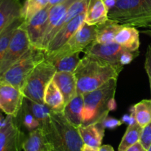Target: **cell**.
<instances>
[{
	"mask_svg": "<svg viewBox=\"0 0 151 151\" xmlns=\"http://www.w3.org/2000/svg\"><path fill=\"white\" fill-rule=\"evenodd\" d=\"M123 67L116 66L91 55H85L74 71L78 94L89 93L113 78H118Z\"/></svg>",
	"mask_w": 151,
	"mask_h": 151,
	"instance_id": "cell-1",
	"label": "cell"
},
{
	"mask_svg": "<svg viewBox=\"0 0 151 151\" xmlns=\"http://www.w3.org/2000/svg\"><path fill=\"white\" fill-rule=\"evenodd\" d=\"M41 128L46 144L52 151H82L84 143L79 130L66 119L63 112L52 110L50 119Z\"/></svg>",
	"mask_w": 151,
	"mask_h": 151,
	"instance_id": "cell-2",
	"label": "cell"
},
{
	"mask_svg": "<svg viewBox=\"0 0 151 151\" xmlns=\"http://www.w3.org/2000/svg\"><path fill=\"white\" fill-rule=\"evenodd\" d=\"M117 78H113L99 88L83 94L84 108L82 126L103 122L110 112L109 105L114 99Z\"/></svg>",
	"mask_w": 151,
	"mask_h": 151,
	"instance_id": "cell-3",
	"label": "cell"
},
{
	"mask_svg": "<svg viewBox=\"0 0 151 151\" xmlns=\"http://www.w3.org/2000/svg\"><path fill=\"white\" fill-rule=\"evenodd\" d=\"M109 19L124 26L151 29V0H115Z\"/></svg>",
	"mask_w": 151,
	"mask_h": 151,
	"instance_id": "cell-4",
	"label": "cell"
},
{
	"mask_svg": "<svg viewBox=\"0 0 151 151\" xmlns=\"http://www.w3.org/2000/svg\"><path fill=\"white\" fill-rule=\"evenodd\" d=\"M44 59L45 51L32 46L21 59L0 76V82L11 84L22 91L29 76Z\"/></svg>",
	"mask_w": 151,
	"mask_h": 151,
	"instance_id": "cell-5",
	"label": "cell"
},
{
	"mask_svg": "<svg viewBox=\"0 0 151 151\" xmlns=\"http://www.w3.org/2000/svg\"><path fill=\"white\" fill-rule=\"evenodd\" d=\"M56 72L52 64L46 59L38 64L29 76L22 89L24 98L38 103H44V92Z\"/></svg>",
	"mask_w": 151,
	"mask_h": 151,
	"instance_id": "cell-6",
	"label": "cell"
},
{
	"mask_svg": "<svg viewBox=\"0 0 151 151\" xmlns=\"http://www.w3.org/2000/svg\"><path fill=\"white\" fill-rule=\"evenodd\" d=\"M96 25H89L84 22L81 28L66 41V44L52 54L46 56L45 59L50 60L75 53H81L90 44L96 41Z\"/></svg>",
	"mask_w": 151,
	"mask_h": 151,
	"instance_id": "cell-7",
	"label": "cell"
},
{
	"mask_svg": "<svg viewBox=\"0 0 151 151\" xmlns=\"http://www.w3.org/2000/svg\"><path fill=\"white\" fill-rule=\"evenodd\" d=\"M23 23L15 32L0 61V76L32 47Z\"/></svg>",
	"mask_w": 151,
	"mask_h": 151,
	"instance_id": "cell-8",
	"label": "cell"
},
{
	"mask_svg": "<svg viewBox=\"0 0 151 151\" xmlns=\"http://www.w3.org/2000/svg\"><path fill=\"white\" fill-rule=\"evenodd\" d=\"M25 138L17 118L7 115L0 127V151H22Z\"/></svg>",
	"mask_w": 151,
	"mask_h": 151,
	"instance_id": "cell-9",
	"label": "cell"
},
{
	"mask_svg": "<svg viewBox=\"0 0 151 151\" xmlns=\"http://www.w3.org/2000/svg\"><path fill=\"white\" fill-rule=\"evenodd\" d=\"M24 100V96L22 90L11 84L0 82V110L7 115L16 118Z\"/></svg>",
	"mask_w": 151,
	"mask_h": 151,
	"instance_id": "cell-10",
	"label": "cell"
},
{
	"mask_svg": "<svg viewBox=\"0 0 151 151\" xmlns=\"http://www.w3.org/2000/svg\"><path fill=\"white\" fill-rule=\"evenodd\" d=\"M126 50L115 41L102 44L94 41L90 44L83 52L85 55L94 56L109 62L111 65L124 67L121 65L120 60L122 56Z\"/></svg>",
	"mask_w": 151,
	"mask_h": 151,
	"instance_id": "cell-11",
	"label": "cell"
},
{
	"mask_svg": "<svg viewBox=\"0 0 151 151\" xmlns=\"http://www.w3.org/2000/svg\"><path fill=\"white\" fill-rule=\"evenodd\" d=\"M50 8L51 6L48 4L43 10L35 13L29 20L24 22L23 25L32 47L41 49V41L47 28Z\"/></svg>",
	"mask_w": 151,
	"mask_h": 151,
	"instance_id": "cell-12",
	"label": "cell"
},
{
	"mask_svg": "<svg viewBox=\"0 0 151 151\" xmlns=\"http://www.w3.org/2000/svg\"><path fill=\"white\" fill-rule=\"evenodd\" d=\"M85 16L86 13L76 16L58 31L45 50V57L52 54L66 44V41L83 25L85 22Z\"/></svg>",
	"mask_w": 151,
	"mask_h": 151,
	"instance_id": "cell-13",
	"label": "cell"
},
{
	"mask_svg": "<svg viewBox=\"0 0 151 151\" xmlns=\"http://www.w3.org/2000/svg\"><path fill=\"white\" fill-rule=\"evenodd\" d=\"M75 1L76 0H66L63 2L60 3V4L52 6L50 10V13H49L48 19H47V28H46L42 41H41V50L45 51L49 43L52 38L53 35H54V31L57 27L58 24L60 22L62 18L67 12L68 9Z\"/></svg>",
	"mask_w": 151,
	"mask_h": 151,
	"instance_id": "cell-14",
	"label": "cell"
},
{
	"mask_svg": "<svg viewBox=\"0 0 151 151\" xmlns=\"http://www.w3.org/2000/svg\"><path fill=\"white\" fill-rule=\"evenodd\" d=\"M52 80L63 95L65 105L78 94L77 81L74 73L56 72Z\"/></svg>",
	"mask_w": 151,
	"mask_h": 151,
	"instance_id": "cell-15",
	"label": "cell"
},
{
	"mask_svg": "<svg viewBox=\"0 0 151 151\" xmlns=\"http://www.w3.org/2000/svg\"><path fill=\"white\" fill-rule=\"evenodd\" d=\"M21 0H0V33L12 22L21 17Z\"/></svg>",
	"mask_w": 151,
	"mask_h": 151,
	"instance_id": "cell-16",
	"label": "cell"
},
{
	"mask_svg": "<svg viewBox=\"0 0 151 151\" xmlns=\"http://www.w3.org/2000/svg\"><path fill=\"white\" fill-rule=\"evenodd\" d=\"M114 41L125 50L131 52H139V31L134 27L123 26L115 36Z\"/></svg>",
	"mask_w": 151,
	"mask_h": 151,
	"instance_id": "cell-17",
	"label": "cell"
},
{
	"mask_svg": "<svg viewBox=\"0 0 151 151\" xmlns=\"http://www.w3.org/2000/svg\"><path fill=\"white\" fill-rule=\"evenodd\" d=\"M78 130L84 144L95 149L100 148L105 134V128L101 123L81 126Z\"/></svg>",
	"mask_w": 151,
	"mask_h": 151,
	"instance_id": "cell-18",
	"label": "cell"
},
{
	"mask_svg": "<svg viewBox=\"0 0 151 151\" xmlns=\"http://www.w3.org/2000/svg\"><path fill=\"white\" fill-rule=\"evenodd\" d=\"M109 19V10L104 0H90L86 11L85 22L97 25Z\"/></svg>",
	"mask_w": 151,
	"mask_h": 151,
	"instance_id": "cell-19",
	"label": "cell"
},
{
	"mask_svg": "<svg viewBox=\"0 0 151 151\" xmlns=\"http://www.w3.org/2000/svg\"><path fill=\"white\" fill-rule=\"evenodd\" d=\"M83 96L77 94L75 98L65 105L63 113L71 124L79 128L83 125Z\"/></svg>",
	"mask_w": 151,
	"mask_h": 151,
	"instance_id": "cell-20",
	"label": "cell"
},
{
	"mask_svg": "<svg viewBox=\"0 0 151 151\" xmlns=\"http://www.w3.org/2000/svg\"><path fill=\"white\" fill-rule=\"evenodd\" d=\"M124 25L108 19L106 22L96 25V41L102 44L114 41L117 33L122 29Z\"/></svg>",
	"mask_w": 151,
	"mask_h": 151,
	"instance_id": "cell-21",
	"label": "cell"
},
{
	"mask_svg": "<svg viewBox=\"0 0 151 151\" xmlns=\"http://www.w3.org/2000/svg\"><path fill=\"white\" fill-rule=\"evenodd\" d=\"M44 104L54 112L63 111L65 107L64 99L53 80L49 83L46 88L44 92Z\"/></svg>",
	"mask_w": 151,
	"mask_h": 151,
	"instance_id": "cell-22",
	"label": "cell"
},
{
	"mask_svg": "<svg viewBox=\"0 0 151 151\" xmlns=\"http://www.w3.org/2000/svg\"><path fill=\"white\" fill-rule=\"evenodd\" d=\"M131 114L142 127L151 122V99H144L134 105L131 108Z\"/></svg>",
	"mask_w": 151,
	"mask_h": 151,
	"instance_id": "cell-23",
	"label": "cell"
},
{
	"mask_svg": "<svg viewBox=\"0 0 151 151\" xmlns=\"http://www.w3.org/2000/svg\"><path fill=\"white\" fill-rule=\"evenodd\" d=\"M81 59L80 53H75L47 61L52 64L57 72L74 73L79 62H81Z\"/></svg>",
	"mask_w": 151,
	"mask_h": 151,
	"instance_id": "cell-24",
	"label": "cell"
},
{
	"mask_svg": "<svg viewBox=\"0 0 151 151\" xmlns=\"http://www.w3.org/2000/svg\"><path fill=\"white\" fill-rule=\"evenodd\" d=\"M24 151H46V142L41 127L29 132L23 144Z\"/></svg>",
	"mask_w": 151,
	"mask_h": 151,
	"instance_id": "cell-25",
	"label": "cell"
},
{
	"mask_svg": "<svg viewBox=\"0 0 151 151\" xmlns=\"http://www.w3.org/2000/svg\"><path fill=\"white\" fill-rule=\"evenodd\" d=\"M89 1L90 0H76L70 6V7L68 9L66 14L63 16V17L62 18L60 22L58 24L57 27H56L55 30L54 31V35H53V36L57 33L58 31L62 27L64 26L69 22H70L72 19L75 18L76 16H79V15L82 14V13H86V11L87 10V7L88 6V4H89Z\"/></svg>",
	"mask_w": 151,
	"mask_h": 151,
	"instance_id": "cell-26",
	"label": "cell"
},
{
	"mask_svg": "<svg viewBox=\"0 0 151 151\" xmlns=\"http://www.w3.org/2000/svg\"><path fill=\"white\" fill-rule=\"evenodd\" d=\"M142 131V127L137 122L128 125L119 144L118 151H125L130 147L139 142Z\"/></svg>",
	"mask_w": 151,
	"mask_h": 151,
	"instance_id": "cell-27",
	"label": "cell"
},
{
	"mask_svg": "<svg viewBox=\"0 0 151 151\" xmlns=\"http://www.w3.org/2000/svg\"><path fill=\"white\" fill-rule=\"evenodd\" d=\"M24 22V21L21 16V17L15 19L0 33V61L2 59L3 55L5 53L15 32L22 25Z\"/></svg>",
	"mask_w": 151,
	"mask_h": 151,
	"instance_id": "cell-28",
	"label": "cell"
},
{
	"mask_svg": "<svg viewBox=\"0 0 151 151\" xmlns=\"http://www.w3.org/2000/svg\"><path fill=\"white\" fill-rule=\"evenodd\" d=\"M49 1L50 0H24L22 4L21 16L24 22H27L35 13L47 7Z\"/></svg>",
	"mask_w": 151,
	"mask_h": 151,
	"instance_id": "cell-29",
	"label": "cell"
},
{
	"mask_svg": "<svg viewBox=\"0 0 151 151\" xmlns=\"http://www.w3.org/2000/svg\"><path fill=\"white\" fill-rule=\"evenodd\" d=\"M29 110L31 111L36 119L39 121L41 127L43 124L47 122L50 117V113L52 110L44 103H38L33 101L24 98Z\"/></svg>",
	"mask_w": 151,
	"mask_h": 151,
	"instance_id": "cell-30",
	"label": "cell"
},
{
	"mask_svg": "<svg viewBox=\"0 0 151 151\" xmlns=\"http://www.w3.org/2000/svg\"><path fill=\"white\" fill-rule=\"evenodd\" d=\"M19 115H21V116H22V121L23 125L29 132L33 131V130L41 127V124H40L39 121L36 119V118L34 116L33 114L29 110V107L27 105L26 101H25V99L24 100L22 109H21Z\"/></svg>",
	"mask_w": 151,
	"mask_h": 151,
	"instance_id": "cell-31",
	"label": "cell"
},
{
	"mask_svg": "<svg viewBox=\"0 0 151 151\" xmlns=\"http://www.w3.org/2000/svg\"><path fill=\"white\" fill-rule=\"evenodd\" d=\"M139 142L147 150L151 144V122L142 127V131Z\"/></svg>",
	"mask_w": 151,
	"mask_h": 151,
	"instance_id": "cell-32",
	"label": "cell"
},
{
	"mask_svg": "<svg viewBox=\"0 0 151 151\" xmlns=\"http://www.w3.org/2000/svg\"><path fill=\"white\" fill-rule=\"evenodd\" d=\"M101 124L105 129H114L119 127L122 124V122L121 121V120L107 116L103 120Z\"/></svg>",
	"mask_w": 151,
	"mask_h": 151,
	"instance_id": "cell-33",
	"label": "cell"
},
{
	"mask_svg": "<svg viewBox=\"0 0 151 151\" xmlns=\"http://www.w3.org/2000/svg\"><path fill=\"white\" fill-rule=\"evenodd\" d=\"M145 68L146 73L148 76L149 81H150V87L151 92V44L147 47V51L145 54Z\"/></svg>",
	"mask_w": 151,
	"mask_h": 151,
	"instance_id": "cell-34",
	"label": "cell"
},
{
	"mask_svg": "<svg viewBox=\"0 0 151 151\" xmlns=\"http://www.w3.org/2000/svg\"><path fill=\"white\" fill-rule=\"evenodd\" d=\"M121 121L122 123H125V124H128V125L130 124H132L134 123L137 122L136 121L135 118L134 117V115L132 114H125L122 117V119H121Z\"/></svg>",
	"mask_w": 151,
	"mask_h": 151,
	"instance_id": "cell-35",
	"label": "cell"
},
{
	"mask_svg": "<svg viewBox=\"0 0 151 151\" xmlns=\"http://www.w3.org/2000/svg\"><path fill=\"white\" fill-rule=\"evenodd\" d=\"M125 151H147L144 147L142 146L140 142H137L135 144L132 145L131 147H130L129 148H128L127 150H125Z\"/></svg>",
	"mask_w": 151,
	"mask_h": 151,
	"instance_id": "cell-36",
	"label": "cell"
},
{
	"mask_svg": "<svg viewBox=\"0 0 151 151\" xmlns=\"http://www.w3.org/2000/svg\"><path fill=\"white\" fill-rule=\"evenodd\" d=\"M98 151H114L113 147L109 144L101 145L98 149Z\"/></svg>",
	"mask_w": 151,
	"mask_h": 151,
	"instance_id": "cell-37",
	"label": "cell"
},
{
	"mask_svg": "<svg viewBox=\"0 0 151 151\" xmlns=\"http://www.w3.org/2000/svg\"><path fill=\"white\" fill-rule=\"evenodd\" d=\"M64 1H66V0H50V1H49V5L52 7V6H54L55 4L63 2Z\"/></svg>",
	"mask_w": 151,
	"mask_h": 151,
	"instance_id": "cell-38",
	"label": "cell"
},
{
	"mask_svg": "<svg viewBox=\"0 0 151 151\" xmlns=\"http://www.w3.org/2000/svg\"><path fill=\"white\" fill-rule=\"evenodd\" d=\"M82 151H98V149H95V148L91 147L88 146V145L84 144Z\"/></svg>",
	"mask_w": 151,
	"mask_h": 151,
	"instance_id": "cell-39",
	"label": "cell"
},
{
	"mask_svg": "<svg viewBox=\"0 0 151 151\" xmlns=\"http://www.w3.org/2000/svg\"><path fill=\"white\" fill-rule=\"evenodd\" d=\"M142 33L145 34V35L148 36H150L151 38V29H147V30H142Z\"/></svg>",
	"mask_w": 151,
	"mask_h": 151,
	"instance_id": "cell-40",
	"label": "cell"
},
{
	"mask_svg": "<svg viewBox=\"0 0 151 151\" xmlns=\"http://www.w3.org/2000/svg\"><path fill=\"white\" fill-rule=\"evenodd\" d=\"M4 119H5V118H3V115H1V114H0V127H1V126L3 125V124H4Z\"/></svg>",
	"mask_w": 151,
	"mask_h": 151,
	"instance_id": "cell-41",
	"label": "cell"
},
{
	"mask_svg": "<svg viewBox=\"0 0 151 151\" xmlns=\"http://www.w3.org/2000/svg\"><path fill=\"white\" fill-rule=\"evenodd\" d=\"M46 147H47V150H46V151H52V150L51 149H50V147H49L48 146H47V144H46Z\"/></svg>",
	"mask_w": 151,
	"mask_h": 151,
	"instance_id": "cell-42",
	"label": "cell"
},
{
	"mask_svg": "<svg viewBox=\"0 0 151 151\" xmlns=\"http://www.w3.org/2000/svg\"><path fill=\"white\" fill-rule=\"evenodd\" d=\"M147 151H151V144H150V147H149V148L147 149Z\"/></svg>",
	"mask_w": 151,
	"mask_h": 151,
	"instance_id": "cell-43",
	"label": "cell"
}]
</instances>
